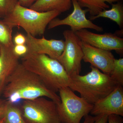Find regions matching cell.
I'll list each match as a JSON object with an SVG mask.
<instances>
[{
  "label": "cell",
  "instance_id": "cell-1",
  "mask_svg": "<svg viewBox=\"0 0 123 123\" xmlns=\"http://www.w3.org/2000/svg\"><path fill=\"white\" fill-rule=\"evenodd\" d=\"M1 94L9 103L17 104L21 100L45 98L61 102L56 93L49 89L37 75L26 69L21 63L9 77Z\"/></svg>",
  "mask_w": 123,
  "mask_h": 123
},
{
  "label": "cell",
  "instance_id": "cell-2",
  "mask_svg": "<svg viewBox=\"0 0 123 123\" xmlns=\"http://www.w3.org/2000/svg\"><path fill=\"white\" fill-rule=\"evenodd\" d=\"M21 60L26 69L37 75L53 92L69 86L71 78L57 60L38 54H27Z\"/></svg>",
  "mask_w": 123,
  "mask_h": 123
},
{
  "label": "cell",
  "instance_id": "cell-3",
  "mask_svg": "<svg viewBox=\"0 0 123 123\" xmlns=\"http://www.w3.org/2000/svg\"><path fill=\"white\" fill-rule=\"evenodd\" d=\"M91 71L83 76L77 75L70 77L69 87L78 92L81 97L94 105L108 95L119 85L109 75L101 72L92 66Z\"/></svg>",
  "mask_w": 123,
  "mask_h": 123
},
{
  "label": "cell",
  "instance_id": "cell-4",
  "mask_svg": "<svg viewBox=\"0 0 123 123\" xmlns=\"http://www.w3.org/2000/svg\"><path fill=\"white\" fill-rule=\"evenodd\" d=\"M57 11L40 12L23 6L18 3L3 20L13 28L20 27L34 37L43 35L49 23L61 14Z\"/></svg>",
  "mask_w": 123,
  "mask_h": 123
},
{
  "label": "cell",
  "instance_id": "cell-5",
  "mask_svg": "<svg viewBox=\"0 0 123 123\" xmlns=\"http://www.w3.org/2000/svg\"><path fill=\"white\" fill-rule=\"evenodd\" d=\"M58 92L61 102L56 107L62 123H80L93 108V105L77 96L69 87L61 88Z\"/></svg>",
  "mask_w": 123,
  "mask_h": 123
},
{
  "label": "cell",
  "instance_id": "cell-6",
  "mask_svg": "<svg viewBox=\"0 0 123 123\" xmlns=\"http://www.w3.org/2000/svg\"><path fill=\"white\" fill-rule=\"evenodd\" d=\"M18 105L26 123H62L56 104L50 99L40 97L23 100Z\"/></svg>",
  "mask_w": 123,
  "mask_h": 123
},
{
  "label": "cell",
  "instance_id": "cell-7",
  "mask_svg": "<svg viewBox=\"0 0 123 123\" xmlns=\"http://www.w3.org/2000/svg\"><path fill=\"white\" fill-rule=\"evenodd\" d=\"M65 40L63 51L57 60L70 77L79 75L81 72L83 51L81 40L75 32L66 30L63 33Z\"/></svg>",
  "mask_w": 123,
  "mask_h": 123
},
{
  "label": "cell",
  "instance_id": "cell-8",
  "mask_svg": "<svg viewBox=\"0 0 123 123\" xmlns=\"http://www.w3.org/2000/svg\"><path fill=\"white\" fill-rule=\"evenodd\" d=\"M72 4L73 10L72 13L63 19L54 18L48 25L49 30L61 25H68L70 30L75 32L82 29H93L98 32L103 31L102 27L93 23L86 17V14L88 12L87 9L84 10L79 5L76 0H72Z\"/></svg>",
  "mask_w": 123,
  "mask_h": 123
},
{
  "label": "cell",
  "instance_id": "cell-9",
  "mask_svg": "<svg viewBox=\"0 0 123 123\" xmlns=\"http://www.w3.org/2000/svg\"><path fill=\"white\" fill-rule=\"evenodd\" d=\"M75 33L81 41L91 46L106 50H115L119 55H123V38L115 34H96L86 29H82Z\"/></svg>",
  "mask_w": 123,
  "mask_h": 123
},
{
  "label": "cell",
  "instance_id": "cell-10",
  "mask_svg": "<svg viewBox=\"0 0 123 123\" xmlns=\"http://www.w3.org/2000/svg\"><path fill=\"white\" fill-rule=\"evenodd\" d=\"M81 44L84 61L110 76L115 59L111 51L93 47L81 41Z\"/></svg>",
  "mask_w": 123,
  "mask_h": 123
},
{
  "label": "cell",
  "instance_id": "cell-11",
  "mask_svg": "<svg viewBox=\"0 0 123 123\" xmlns=\"http://www.w3.org/2000/svg\"><path fill=\"white\" fill-rule=\"evenodd\" d=\"M26 38L27 54H43L57 59L64 48L65 41L63 40H48L44 37L37 38L29 34H27Z\"/></svg>",
  "mask_w": 123,
  "mask_h": 123
},
{
  "label": "cell",
  "instance_id": "cell-12",
  "mask_svg": "<svg viewBox=\"0 0 123 123\" xmlns=\"http://www.w3.org/2000/svg\"><path fill=\"white\" fill-rule=\"evenodd\" d=\"M94 116L116 115L123 116V88L119 86L105 98L95 103L90 112Z\"/></svg>",
  "mask_w": 123,
  "mask_h": 123
},
{
  "label": "cell",
  "instance_id": "cell-13",
  "mask_svg": "<svg viewBox=\"0 0 123 123\" xmlns=\"http://www.w3.org/2000/svg\"><path fill=\"white\" fill-rule=\"evenodd\" d=\"M13 47L0 44V95L7 79L20 64V58L14 54Z\"/></svg>",
  "mask_w": 123,
  "mask_h": 123
},
{
  "label": "cell",
  "instance_id": "cell-14",
  "mask_svg": "<svg viewBox=\"0 0 123 123\" xmlns=\"http://www.w3.org/2000/svg\"><path fill=\"white\" fill-rule=\"evenodd\" d=\"M72 1V0H37L29 8L38 12L55 10L61 13L70 9Z\"/></svg>",
  "mask_w": 123,
  "mask_h": 123
},
{
  "label": "cell",
  "instance_id": "cell-15",
  "mask_svg": "<svg viewBox=\"0 0 123 123\" xmlns=\"http://www.w3.org/2000/svg\"><path fill=\"white\" fill-rule=\"evenodd\" d=\"M112 7L109 10L105 9L95 16H91L90 20L99 18H109L116 23L120 29L123 27V5L120 1L111 4Z\"/></svg>",
  "mask_w": 123,
  "mask_h": 123
},
{
  "label": "cell",
  "instance_id": "cell-16",
  "mask_svg": "<svg viewBox=\"0 0 123 123\" xmlns=\"http://www.w3.org/2000/svg\"><path fill=\"white\" fill-rule=\"evenodd\" d=\"M82 8H86L91 16H95L100 12L110 8L106 2L110 4L123 0H76Z\"/></svg>",
  "mask_w": 123,
  "mask_h": 123
},
{
  "label": "cell",
  "instance_id": "cell-17",
  "mask_svg": "<svg viewBox=\"0 0 123 123\" xmlns=\"http://www.w3.org/2000/svg\"><path fill=\"white\" fill-rule=\"evenodd\" d=\"M7 102L4 117V123H26L24 121L18 105Z\"/></svg>",
  "mask_w": 123,
  "mask_h": 123
},
{
  "label": "cell",
  "instance_id": "cell-18",
  "mask_svg": "<svg viewBox=\"0 0 123 123\" xmlns=\"http://www.w3.org/2000/svg\"><path fill=\"white\" fill-rule=\"evenodd\" d=\"M13 27L0 20V44L7 47L14 46L12 37Z\"/></svg>",
  "mask_w": 123,
  "mask_h": 123
},
{
  "label": "cell",
  "instance_id": "cell-19",
  "mask_svg": "<svg viewBox=\"0 0 123 123\" xmlns=\"http://www.w3.org/2000/svg\"><path fill=\"white\" fill-rule=\"evenodd\" d=\"M110 77L119 85L123 86V58L115 59Z\"/></svg>",
  "mask_w": 123,
  "mask_h": 123
},
{
  "label": "cell",
  "instance_id": "cell-20",
  "mask_svg": "<svg viewBox=\"0 0 123 123\" xmlns=\"http://www.w3.org/2000/svg\"><path fill=\"white\" fill-rule=\"evenodd\" d=\"M18 0H0V18H5L12 12Z\"/></svg>",
  "mask_w": 123,
  "mask_h": 123
},
{
  "label": "cell",
  "instance_id": "cell-21",
  "mask_svg": "<svg viewBox=\"0 0 123 123\" xmlns=\"http://www.w3.org/2000/svg\"><path fill=\"white\" fill-rule=\"evenodd\" d=\"M13 50L14 54L20 59L25 56L28 53V49L25 44L14 45Z\"/></svg>",
  "mask_w": 123,
  "mask_h": 123
},
{
  "label": "cell",
  "instance_id": "cell-22",
  "mask_svg": "<svg viewBox=\"0 0 123 123\" xmlns=\"http://www.w3.org/2000/svg\"><path fill=\"white\" fill-rule=\"evenodd\" d=\"M13 41L14 45L25 44L26 43V36L21 33H17L14 37Z\"/></svg>",
  "mask_w": 123,
  "mask_h": 123
},
{
  "label": "cell",
  "instance_id": "cell-23",
  "mask_svg": "<svg viewBox=\"0 0 123 123\" xmlns=\"http://www.w3.org/2000/svg\"><path fill=\"white\" fill-rule=\"evenodd\" d=\"M108 123H123V119L122 116L116 115H110L108 118Z\"/></svg>",
  "mask_w": 123,
  "mask_h": 123
},
{
  "label": "cell",
  "instance_id": "cell-24",
  "mask_svg": "<svg viewBox=\"0 0 123 123\" xmlns=\"http://www.w3.org/2000/svg\"><path fill=\"white\" fill-rule=\"evenodd\" d=\"M7 105V101H2L0 98V120L4 117Z\"/></svg>",
  "mask_w": 123,
  "mask_h": 123
},
{
  "label": "cell",
  "instance_id": "cell-25",
  "mask_svg": "<svg viewBox=\"0 0 123 123\" xmlns=\"http://www.w3.org/2000/svg\"><path fill=\"white\" fill-rule=\"evenodd\" d=\"M108 116L105 115L97 116V118L93 123H107Z\"/></svg>",
  "mask_w": 123,
  "mask_h": 123
},
{
  "label": "cell",
  "instance_id": "cell-26",
  "mask_svg": "<svg viewBox=\"0 0 123 123\" xmlns=\"http://www.w3.org/2000/svg\"><path fill=\"white\" fill-rule=\"evenodd\" d=\"M18 4L24 7L29 8L37 0H18Z\"/></svg>",
  "mask_w": 123,
  "mask_h": 123
},
{
  "label": "cell",
  "instance_id": "cell-27",
  "mask_svg": "<svg viewBox=\"0 0 123 123\" xmlns=\"http://www.w3.org/2000/svg\"><path fill=\"white\" fill-rule=\"evenodd\" d=\"M84 117L85 120L83 123H93L97 118V116H93L88 115Z\"/></svg>",
  "mask_w": 123,
  "mask_h": 123
},
{
  "label": "cell",
  "instance_id": "cell-28",
  "mask_svg": "<svg viewBox=\"0 0 123 123\" xmlns=\"http://www.w3.org/2000/svg\"><path fill=\"white\" fill-rule=\"evenodd\" d=\"M4 118L0 120V123H4Z\"/></svg>",
  "mask_w": 123,
  "mask_h": 123
},
{
  "label": "cell",
  "instance_id": "cell-29",
  "mask_svg": "<svg viewBox=\"0 0 123 123\" xmlns=\"http://www.w3.org/2000/svg\"></svg>",
  "mask_w": 123,
  "mask_h": 123
}]
</instances>
